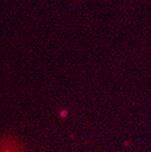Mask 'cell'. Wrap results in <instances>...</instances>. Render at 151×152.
Segmentation results:
<instances>
[{"label": "cell", "instance_id": "obj_1", "mask_svg": "<svg viewBox=\"0 0 151 152\" xmlns=\"http://www.w3.org/2000/svg\"><path fill=\"white\" fill-rule=\"evenodd\" d=\"M0 152H26L23 143L14 136L0 137Z\"/></svg>", "mask_w": 151, "mask_h": 152}]
</instances>
